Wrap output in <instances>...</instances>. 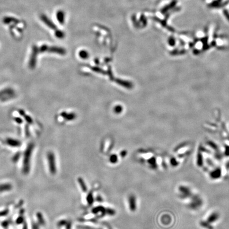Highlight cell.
Listing matches in <instances>:
<instances>
[{
    "mask_svg": "<svg viewBox=\"0 0 229 229\" xmlns=\"http://www.w3.org/2000/svg\"><path fill=\"white\" fill-rule=\"evenodd\" d=\"M189 199V201L188 204V206L192 210H198L202 206L203 204L202 198L196 194H194Z\"/></svg>",
    "mask_w": 229,
    "mask_h": 229,
    "instance_id": "1",
    "label": "cell"
},
{
    "mask_svg": "<svg viewBox=\"0 0 229 229\" xmlns=\"http://www.w3.org/2000/svg\"><path fill=\"white\" fill-rule=\"evenodd\" d=\"M178 191L179 192V197L182 199L183 200L189 199L194 194L191 188L189 186L184 185H180L179 186Z\"/></svg>",
    "mask_w": 229,
    "mask_h": 229,
    "instance_id": "2",
    "label": "cell"
},
{
    "mask_svg": "<svg viewBox=\"0 0 229 229\" xmlns=\"http://www.w3.org/2000/svg\"><path fill=\"white\" fill-rule=\"evenodd\" d=\"M48 165H49V168L50 171L53 173H54L56 171V160L54 157V155L53 153L50 152L48 155Z\"/></svg>",
    "mask_w": 229,
    "mask_h": 229,
    "instance_id": "3",
    "label": "cell"
},
{
    "mask_svg": "<svg viewBox=\"0 0 229 229\" xmlns=\"http://www.w3.org/2000/svg\"><path fill=\"white\" fill-rule=\"evenodd\" d=\"M220 218V214L217 212H213L207 216L206 221L210 224L216 222Z\"/></svg>",
    "mask_w": 229,
    "mask_h": 229,
    "instance_id": "4",
    "label": "cell"
},
{
    "mask_svg": "<svg viewBox=\"0 0 229 229\" xmlns=\"http://www.w3.org/2000/svg\"><path fill=\"white\" fill-rule=\"evenodd\" d=\"M222 174V169L220 168L217 167L214 169L209 173V176L212 179H217L221 177Z\"/></svg>",
    "mask_w": 229,
    "mask_h": 229,
    "instance_id": "5",
    "label": "cell"
},
{
    "mask_svg": "<svg viewBox=\"0 0 229 229\" xmlns=\"http://www.w3.org/2000/svg\"><path fill=\"white\" fill-rule=\"evenodd\" d=\"M129 207L131 211H135L137 207L136 204V198L134 195H130L128 198Z\"/></svg>",
    "mask_w": 229,
    "mask_h": 229,
    "instance_id": "6",
    "label": "cell"
},
{
    "mask_svg": "<svg viewBox=\"0 0 229 229\" xmlns=\"http://www.w3.org/2000/svg\"><path fill=\"white\" fill-rule=\"evenodd\" d=\"M200 225L204 228L214 229V227H213V225L211 224L208 223L205 220H202L200 222Z\"/></svg>",
    "mask_w": 229,
    "mask_h": 229,
    "instance_id": "7",
    "label": "cell"
},
{
    "mask_svg": "<svg viewBox=\"0 0 229 229\" xmlns=\"http://www.w3.org/2000/svg\"><path fill=\"white\" fill-rule=\"evenodd\" d=\"M78 180H79V183L80 184V186H81L82 189L83 190V191L86 192L87 191V187H86V186L85 182L83 181V180L82 179V178H79V179Z\"/></svg>",
    "mask_w": 229,
    "mask_h": 229,
    "instance_id": "8",
    "label": "cell"
},
{
    "mask_svg": "<svg viewBox=\"0 0 229 229\" xmlns=\"http://www.w3.org/2000/svg\"><path fill=\"white\" fill-rule=\"evenodd\" d=\"M8 143L10 145H11L12 146H13V147H17V146H19V142L18 141H17L16 140H8Z\"/></svg>",
    "mask_w": 229,
    "mask_h": 229,
    "instance_id": "9",
    "label": "cell"
},
{
    "mask_svg": "<svg viewBox=\"0 0 229 229\" xmlns=\"http://www.w3.org/2000/svg\"><path fill=\"white\" fill-rule=\"evenodd\" d=\"M10 188H11V186H9V185H8V184H6V185H5V187H3L2 185H0V192H1V191H2L3 188L6 189H9Z\"/></svg>",
    "mask_w": 229,
    "mask_h": 229,
    "instance_id": "10",
    "label": "cell"
},
{
    "mask_svg": "<svg viewBox=\"0 0 229 229\" xmlns=\"http://www.w3.org/2000/svg\"><path fill=\"white\" fill-rule=\"evenodd\" d=\"M117 158L116 155H113L110 157V161L111 162L115 163L117 161Z\"/></svg>",
    "mask_w": 229,
    "mask_h": 229,
    "instance_id": "11",
    "label": "cell"
}]
</instances>
